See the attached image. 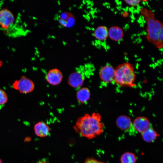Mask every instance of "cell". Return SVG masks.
I'll return each mask as SVG.
<instances>
[{"instance_id":"cell-1","label":"cell","mask_w":163,"mask_h":163,"mask_svg":"<svg viewBox=\"0 0 163 163\" xmlns=\"http://www.w3.org/2000/svg\"><path fill=\"white\" fill-rule=\"evenodd\" d=\"M73 129L76 133L88 139L101 135L104 132V125L100 113H85L77 120Z\"/></svg>"},{"instance_id":"cell-2","label":"cell","mask_w":163,"mask_h":163,"mask_svg":"<svg viewBox=\"0 0 163 163\" xmlns=\"http://www.w3.org/2000/svg\"><path fill=\"white\" fill-rule=\"evenodd\" d=\"M139 11L146 22V39L157 48H162L163 46L162 23L155 18V14L152 10L142 7Z\"/></svg>"},{"instance_id":"cell-3","label":"cell","mask_w":163,"mask_h":163,"mask_svg":"<svg viewBox=\"0 0 163 163\" xmlns=\"http://www.w3.org/2000/svg\"><path fill=\"white\" fill-rule=\"evenodd\" d=\"M136 75L134 67L128 62L121 63L115 68L114 82L121 87H134L135 85Z\"/></svg>"},{"instance_id":"cell-4","label":"cell","mask_w":163,"mask_h":163,"mask_svg":"<svg viewBox=\"0 0 163 163\" xmlns=\"http://www.w3.org/2000/svg\"><path fill=\"white\" fill-rule=\"evenodd\" d=\"M13 88L22 94L30 93L34 90L35 84L30 78L23 76L18 80H15L13 83Z\"/></svg>"},{"instance_id":"cell-5","label":"cell","mask_w":163,"mask_h":163,"mask_svg":"<svg viewBox=\"0 0 163 163\" xmlns=\"http://www.w3.org/2000/svg\"><path fill=\"white\" fill-rule=\"evenodd\" d=\"M15 18L13 13L9 10L4 8L0 10V27L7 31L14 24Z\"/></svg>"},{"instance_id":"cell-6","label":"cell","mask_w":163,"mask_h":163,"mask_svg":"<svg viewBox=\"0 0 163 163\" xmlns=\"http://www.w3.org/2000/svg\"><path fill=\"white\" fill-rule=\"evenodd\" d=\"M115 68L112 66L106 65L102 67L99 72V76L103 82L108 84L114 81Z\"/></svg>"},{"instance_id":"cell-7","label":"cell","mask_w":163,"mask_h":163,"mask_svg":"<svg viewBox=\"0 0 163 163\" xmlns=\"http://www.w3.org/2000/svg\"><path fill=\"white\" fill-rule=\"evenodd\" d=\"M63 75L60 70L53 68L49 70L46 76L47 82L50 85L55 86L59 85L62 82Z\"/></svg>"},{"instance_id":"cell-8","label":"cell","mask_w":163,"mask_h":163,"mask_svg":"<svg viewBox=\"0 0 163 163\" xmlns=\"http://www.w3.org/2000/svg\"><path fill=\"white\" fill-rule=\"evenodd\" d=\"M150 123L147 117L141 116L137 117L132 121V126L137 132L142 133L150 127Z\"/></svg>"},{"instance_id":"cell-9","label":"cell","mask_w":163,"mask_h":163,"mask_svg":"<svg viewBox=\"0 0 163 163\" xmlns=\"http://www.w3.org/2000/svg\"><path fill=\"white\" fill-rule=\"evenodd\" d=\"M84 77L80 72L77 71L72 73L69 76L67 82L71 87L74 88H79L83 84Z\"/></svg>"},{"instance_id":"cell-10","label":"cell","mask_w":163,"mask_h":163,"mask_svg":"<svg viewBox=\"0 0 163 163\" xmlns=\"http://www.w3.org/2000/svg\"><path fill=\"white\" fill-rule=\"evenodd\" d=\"M58 21L61 26L69 28L74 25L75 21V18L72 13L64 12L60 14Z\"/></svg>"},{"instance_id":"cell-11","label":"cell","mask_w":163,"mask_h":163,"mask_svg":"<svg viewBox=\"0 0 163 163\" xmlns=\"http://www.w3.org/2000/svg\"><path fill=\"white\" fill-rule=\"evenodd\" d=\"M117 127L123 131H127L132 126V121L129 116L122 115L118 117L116 121Z\"/></svg>"},{"instance_id":"cell-12","label":"cell","mask_w":163,"mask_h":163,"mask_svg":"<svg viewBox=\"0 0 163 163\" xmlns=\"http://www.w3.org/2000/svg\"><path fill=\"white\" fill-rule=\"evenodd\" d=\"M34 130L37 136L40 137H44L49 134L50 128L46 123L40 121L35 124Z\"/></svg>"},{"instance_id":"cell-13","label":"cell","mask_w":163,"mask_h":163,"mask_svg":"<svg viewBox=\"0 0 163 163\" xmlns=\"http://www.w3.org/2000/svg\"><path fill=\"white\" fill-rule=\"evenodd\" d=\"M108 37L111 40L118 41L122 39L124 36V32L120 27L113 26L111 27L108 30Z\"/></svg>"},{"instance_id":"cell-14","label":"cell","mask_w":163,"mask_h":163,"mask_svg":"<svg viewBox=\"0 0 163 163\" xmlns=\"http://www.w3.org/2000/svg\"><path fill=\"white\" fill-rule=\"evenodd\" d=\"M91 92L89 89L87 87H82L77 91L76 97L77 101L81 104L86 103L90 99Z\"/></svg>"},{"instance_id":"cell-15","label":"cell","mask_w":163,"mask_h":163,"mask_svg":"<svg viewBox=\"0 0 163 163\" xmlns=\"http://www.w3.org/2000/svg\"><path fill=\"white\" fill-rule=\"evenodd\" d=\"M141 134L143 139L148 143L154 142L159 136L156 131L150 127Z\"/></svg>"},{"instance_id":"cell-16","label":"cell","mask_w":163,"mask_h":163,"mask_svg":"<svg viewBox=\"0 0 163 163\" xmlns=\"http://www.w3.org/2000/svg\"><path fill=\"white\" fill-rule=\"evenodd\" d=\"M108 30L105 26H99L94 29L93 32L94 36L98 40H105L108 37Z\"/></svg>"},{"instance_id":"cell-17","label":"cell","mask_w":163,"mask_h":163,"mask_svg":"<svg viewBox=\"0 0 163 163\" xmlns=\"http://www.w3.org/2000/svg\"><path fill=\"white\" fill-rule=\"evenodd\" d=\"M136 156L133 152H126L123 153L120 158L121 163H136Z\"/></svg>"},{"instance_id":"cell-18","label":"cell","mask_w":163,"mask_h":163,"mask_svg":"<svg viewBox=\"0 0 163 163\" xmlns=\"http://www.w3.org/2000/svg\"><path fill=\"white\" fill-rule=\"evenodd\" d=\"M8 100L7 95L4 90L0 89V105H3L7 102Z\"/></svg>"},{"instance_id":"cell-19","label":"cell","mask_w":163,"mask_h":163,"mask_svg":"<svg viewBox=\"0 0 163 163\" xmlns=\"http://www.w3.org/2000/svg\"><path fill=\"white\" fill-rule=\"evenodd\" d=\"M125 2L128 5L132 6H136L138 5L141 2V0H125Z\"/></svg>"},{"instance_id":"cell-20","label":"cell","mask_w":163,"mask_h":163,"mask_svg":"<svg viewBox=\"0 0 163 163\" xmlns=\"http://www.w3.org/2000/svg\"><path fill=\"white\" fill-rule=\"evenodd\" d=\"M84 163H105V162L98 161L92 158H89L86 159Z\"/></svg>"},{"instance_id":"cell-21","label":"cell","mask_w":163,"mask_h":163,"mask_svg":"<svg viewBox=\"0 0 163 163\" xmlns=\"http://www.w3.org/2000/svg\"><path fill=\"white\" fill-rule=\"evenodd\" d=\"M37 163H48L45 159H42L38 161Z\"/></svg>"},{"instance_id":"cell-22","label":"cell","mask_w":163,"mask_h":163,"mask_svg":"<svg viewBox=\"0 0 163 163\" xmlns=\"http://www.w3.org/2000/svg\"><path fill=\"white\" fill-rule=\"evenodd\" d=\"M3 65V62L2 61L0 60V69L2 66Z\"/></svg>"},{"instance_id":"cell-23","label":"cell","mask_w":163,"mask_h":163,"mask_svg":"<svg viewBox=\"0 0 163 163\" xmlns=\"http://www.w3.org/2000/svg\"><path fill=\"white\" fill-rule=\"evenodd\" d=\"M0 163H3L2 160L0 158Z\"/></svg>"}]
</instances>
